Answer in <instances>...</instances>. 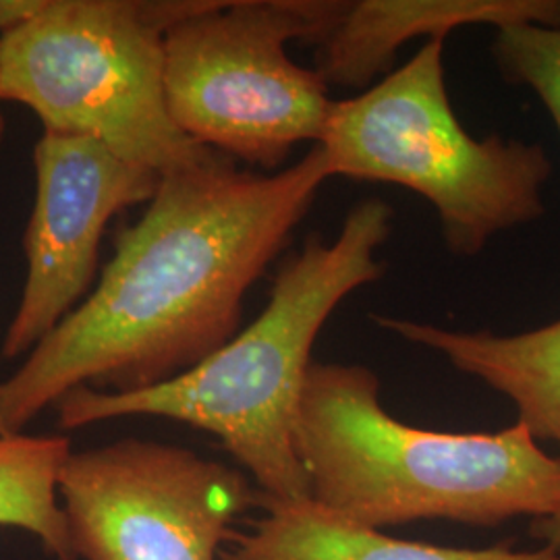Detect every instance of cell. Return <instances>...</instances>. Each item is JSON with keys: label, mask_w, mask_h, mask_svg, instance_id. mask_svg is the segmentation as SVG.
I'll return each mask as SVG.
<instances>
[{"label": "cell", "mask_w": 560, "mask_h": 560, "mask_svg": "<svg viewBox=\"0 0 560 560\" xmlns=\"http://www.w3.org/2000/svg\"><path fill=\"white\" fill-rule=\"evenodd\" d=\"M560 25V0H358L345 2L335 27L318 42L316 71L326 85L363 88L413 38L444 40L471 25Z\"/></svg>", "instance_id": "9"}, {"label": "cell", "mask_w": 560, "mask_h": 560, "mask_svg": "<svg viewBox=\"0 0 560 560\" xmlns=\"http://www.w3.org/2000/svg\"><path fill=\"white\" fill-rule=\"evenodd\" d=\"M4 127H7V122H4V117H2V113H0V141L4 138Z\"/></svg>", "instance_id": "16"}, {"label": "cell", "mask_w": 560, "mask_h": 560, "mask_svg": "<svg viewBox=\"0 0 560 560\" xmlns=\"http://www.w3.org/2000/svg\"><path fill=\"white\" fill-rule=\"evenodd\" d=\"M256 504L264 509V517L249 532H233L221 560H560L559 550L548 546L517 552L506 544L467 550L397 540L312 499L277 501L258 492Z\"/></svg>", "instance_id": "11"}, {"label": "cell", "mask_w": 560, "mask_h": 560, "mask_svg": "<svg viewBox=\"0 0 560 560\" xmlns=\"http://www.w3.org/2000/svg\"><path fill=\"white\" fill-rule=\"evenodd\" d=\"M318 145L332 177L393 183L430 201L459 258L546 210V150L463 127L446 90L444 40L425 42L360 96L335 102Z\"/></svg>", "instance_id": "4"}, {"label": "cell", "mask_w": 560, "mask_h": 560, "mask_svg": "<svg viewBox=\"0 0 560 560\" xmlns=\"http://www.w3.org/2000/svg\"><path fill=\"white\" fill-rule=\"evenodd\" d=\"M393 217L390 203L378 198L355 203L335 240L312 235L282 264L264 312L219 351L145 390L80 386L57 400L60 428L131 416L180 421L219 436L252 474L261 497L310 499L295 425L312 349L340 303L382 279L378 249L390 237Z\"/></svg>", "instance_id": "2"}, {"label": "cell", "mask_w": 560, "mask_h": 560, "mask_svg": "<svg viewBox=\"0 0 560 560\" xmlns=\"http://www.w3.org/2000/svg\"><path fill=\"white\" fill-rule=\"evenodd\" d=\"M492 52L502 78L529 88L550 113L560 136V25L521 23L497 30Z\"/></svg>", "instance_id": "13"}, {"label": "cell", "mask_w": 560, "mask_h": 560, "mask_svg": "<svg viewBox=\"0 0 560 560\" xmlns=\"http://www.w3.org/2000/svg\"><path fill=\"white\" fill-rule=\"evenodd\" d=\"M36 200L23 235L27 275L0 355L15 360L50 335L96 277L108 222L154 198L161 177L102 143L44 131L34 148Z\"/></svg>", "instance_id": "8"}, {"label": "cell", "mask_w": 560, "mask_h": 560, "mask_svg": "<svg viewBox=\"0 0 560 560\" xmlns=\"http://www.w3.org/2000/svg\"><path fill=\"white\" fill-rule=\"evenodd\" d=\"M347 0H206L164 34L171 119L203 148L266 171L291 150L320 143L332 113L318 71L287 55V42L318 44Z\"/></svg>", "instance_id": "6"}, {"label": "cell", "mask_w": 560, "mask_h": 560, "mask_svg": "<svg viewBox=\"0 0 560 560\" xmlns=\"http://www.w3.org/2000/svg\"><path fill=\"white\" fill-rule=\"evenodd\" d=\"M374 322L513 400L520 423L538 441L560 442V320L521 335L459 332L388 316Z\"/></svg>", "instance_id": "10"}, {"label": "cell", "mask_w": 560, "mask_h": 560, "mask_svg": "<svg viewBox=\"0 0 560 560\" xmlns=\"http://www.w3.org/2000/svg\"><path fill=\"white\" fill-rule=\"evenodd\" d=\"M71 444L62 436H0V527L42 541L55 560H78L59 504V476Z\"/></svg>", "instance_id": "12"}, {"label": "cell", "mask_w": 560, "mask_h": 560, "mask_svg": "<svg viewBox=\"0 0 560 560\" xmlns=\"http://www.w3.org/2000/svg\"><path fill=\"white\" fill-rule=\"evenodd\" d=\"M534 536L560 552V502L548 515L534 520Z\"/></svg>", "instance_id": "15"}, {"label": "cell", "mask_w": 560, "mask_h": 560, "mask_svg": "<svg viewBox=\"0 0 560 560\" xmlns=\"http://www.w3.org/2000/svg\"><path fill=\"white\" fill-rule=\"evenodd\" d=\"M206 0H44L0 36V101L32 108L44 131L98 141L166 177L219 152L189 140L164 96V34Z\"/></svg>", "instance_id": "5"}, {"label": "cell", "mask_w": 560, "mask_h": 560, "mask_svg": "<svg viewBox=\"0 0 560 560\" xmlns=\"http://www.w3.org/2000/svg\"><path fill=\"white\" fill-rule=\"evenodd\" d=\"M328 179L318 143L275 175L217 154L161 177L138 222L120 229L96 289L0 382V436L23 434L80 386L145 390L219 351Z\"/></svg>", "instance_id": "1"}, {"label": "cell", "mask_w": 560, "mask_h": 560, "mask_svg": "<svg viewBox=\"0 0 560 560\" xmlns=\"http://www.w3.org/2000/svg\"><path fill=\"white\" fill-rule=\"evenodd\" d=\"M295 448L310 499L374 529L418 520L490 527L538 520L560 502V459L523 423L488 434L416 428L382 407L365 365H310Z\"/></svg>", "instance_id": "3"}, {"label": "cell", "mask_w": 560, "mask_h": 560, "mask_svg": "<svg viewBox=\"0 0 560 560\" xmlns=\"http://www.w3.org/2000/svg\"><path fill=\"white\" fill-rule=\"evenodd\" d=\"M59 497L78 560H219L258 490L189 448L122 439L71 451Z\"/></svg>", "instance_id": "7"}, {"label": "cell", "mask_w": 560, "mask_h": 560, "mask_svg": "<svg viewBox=\"0 0 560 560\" xmlns=\"http://www.w3.org/2000/svg\"><path fill=\"white\" fill-rule=\"evenodd\" d=\"M44 0H0V36L32 20Z\"/></svg>", "instance_id": "14"}]
</instances>
